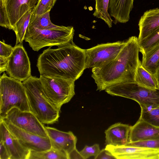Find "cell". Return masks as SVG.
Here are the masks:
<instances>
[{
  "instance_id": "obj_1",
  "label": "cell",
  "mask_w": 159,
  "mask_h": 159,
  "mask_svg": "<svg viewBox=\"0 0 159 159\" xmlns=\"http://www.w3.org/2000/svg\"><path fill=\"white\" fill-rule=\"evenodd\" d=\"M139 50L138 38L131 37L125 41L114 59L92 68L91 76L97 85V90H104L119 83L135 82V73L140 61Z\"/></svg>"
},
{
  "instance_id": "obj_2",
  "label": "cell",
  "mask_w": 159,
  "mask_h": 159,
  "mask_svg": "<svg viewBox=\"0 0 159 159\" xmlns=\"http://www.w3.org/2000/svg\"><path fill=\"white\" fill-rule=\"evenodd\" d=\"M86 50L71 43L44 50L39 56L37 66L40 75L59 77L74 81L86 68Z\"/></svg>"
},
{
  "instance_id": "obj_3",
  "label": "cell",
  "mask_w": 159,
  "mask_h": 159,
  "mask_svg": "<svg viewBox=\"0 0 159 159\" xmlns=\"http://www.w3.org/2000/svg\"><path fill=\"white\" fill-rule=\"evenodd\" d=\"M22 83L30 111L43 124H52L57 122L60 111L45 95L39 78L31 75Z\"/></svg>"
},
{
  "instance_id": "obj_4",
  "label": "cell",
  "mask_w": 159,
  "mask_h": 159,
  "mask_svg": "<svg viewBox=\"0 0 159 159\" xmlns=\"http://www.w3.org/2000/svg\"><path fill=\"white\" fill-rule=\"evenodd\" d=\"M75 30L72 26H58L49 30H40L29 25L24 40L34 51L53 46L59 47L73 42Z\"/></svg>"
},
{
  "instance_id": "obj_5",
  "label": "cell",
  "mask_w": 159,
  "mask_h": 159,
  "mask_svg": "<svg viewBox=\"0 0 159 159\" xmlns=\"http://www.w3.org/2000/svg\"><path fill=\"white\" fill-rule=\"evenodd\" d=\"M30 111L22 82L4 72L0 77V119L4 118L12 108Z\"/></svg>"
},
{
  "instance_id": "obj_6",
  "label": "cell",
  "mask_w": 159,
  "mask_h": 159,
  "mask_svg": "<svg viewBox=\"0 0 159 159\" xmlns=\"http://www.w3.org/2000/svg\"><path fill=\"white\" fill-rule=\"evenodd\" d=\"M105 90L110 95L134 100L141 108L159 106V88L152 89L140 86L135 82H125L110 86Z\"/></svg>"
},
{
  "instance_id": "obj_7",
  "label": "cell",
  "mask_w": 159,
  "mask_h": 159,
  "mask_svg": "<svg viewBox=\"0 0 159 159\" xmlns=\"http://www.w3.org/2000/svg\"><path fill=\"white\" fill-rule=\"evenodd\" d=\"M39 79L45 95L60 111L61 106L75 94L73 80L45 75H40Z\"/></svg>"
},
{
  "instance_id": "obj_8",
  "label": "cell",
  "mask_w": 159,
  "mask_h": 159,
  "mask_svg": "<svg viewBox=\"0 0 159 159\" xmlns=\"http://www.w3.org/2000/svg\"><path fill=\"white\" fill-rule=\"evenodd\" d=\"M125 41L102 43L85 49L86 68L99 66L114 59L122 49Z\"/></svg>"
},
{
  "instance_id": "obj_9",
  "label": "cell",
  "mask_w": 159,
  "mask_h": 159,
  "mask_svg": "<svg viewBox=\"0 0 159 159\" xmlns=\"http://www.w3.org/2000/svg\"><path fill=\"white\" fill-rule=\"evenodd\" d=\"M8 59L6 71L9 76L23 82L31 76L30 61L22 43L16 44Z\"/></svg>"
},
{
  "instance_id": "obj_10",
  "label": "cell",
  "mask_w": 159,
  "mask_h": 159,
  "mask_svg": "<svg viewBox=\"0 0 159 159\" xmlns=\"http://www.w3.org/2000/svg\"><path fill=\"white\" fill-rule=\"evenodd\" d=\"M4 118L24 130L43 137H48L43 124L31 111H23L13 107Z\"/></svg>"
},
{
  "instance_id": "obj_11",
  "label": "cell",
  "mask_w": 159,
  "mask_h": 159,
  "mask_svg": "<svg viewBox=\"0 0 159 159\" xmlns=\"http://www.w3.org/2000/svg\"><path fill=\"white\" fill-rule=\"evenodd\" d=\"M0 119L25 148L31 151L40 152L52 148L48 137H43L24 130L14 125L5 118Z\"/></svg>"
},
{
  "instance_id": "obj_12",
  "label": "cell",
  "mask_w": 159,
  "mask_h": 159,
  "mask_svg": "<svg viewBox=\"0 0 159 159\" xmlns=\"http://www.w3.org/2000/svg\"><path fill=\"white\" fill-rule=\"evenodd\" d=\"M105 148L116 159H159V150L125 145H107Z\"/></svg>"
},
{
  "instance_id": "obj_13",
  "label": "cell",
  "mask_w": 159,
  "mask_h": 159,
  "mask_svg": "<svg viewBox=\"0 0 159 159\" xmlns=\"http://www.w3.org/2000/svg\"><path fill=\"white\" fill-rule=\"evenodd\" d=\"M45 128L52 148L64 151L68 155L76 148L77 138L71 131L64 132L48 126Z\"/></svg>"
},
{
  "instance_id": "obj_14",
  "label": "cell",
  "mask_w": 159,
  "mask_h": 159,
  "mask_svg": "<svg viewBox=\"0 0 159 159\" xmlns=\"http://www.w3.org/2000/svg\"><path fill=\"white\" fill-rule=\"evenodd\" d=\"M0 140L4 144L11 159H29L31 151L23 147L0 119Z\"/></svg>"
},
{
  "instance_id": "obj_15",
  "label": "cell",
  "mask_w": 159,
  "mask_h": 159,
  "mask_svg": "<svg viewBox=\"0 0 159 159\" xmlns=\"http://www.w3.org/2000/svg\"><path fill=\"white\" fill-rule=\"evenodd\" d=\"M39 0H5V7L12 30L16 22L29 10H33Z\"/></svg>"
},
{
  "instance_id": "obj_16",
  "label": "cell",
  "mask_w": 159,
  "mask_h": 159,
  "mask_svg": "<svg viewBox=\"0 0 159 159\" xmlns=\"http://www.w3.org/2000/svg\"><path fill=\"white\" fill-rule=\"evenodd\" d=\"M159 138V128L139 119L130 131L129 142H136Z\"/></svg>"
},
{
  "instance_id": "obj_17",
  "label": "cell",
  "mask_w": 159,
  "mask_h": 159,
  "mask_svg": "<svg viewBox=\"0 0 159 159\" xmlns=\"http://www.w3.org/2000/svg\"><path fill=\"white\" fill-rule=\"evenodd\" d=\"M131 126L120 122L110 126L105 131L106 144L115 146L126 145L129 142Z\"/></svg>"
},
{
  "instance_id": "obj_18",
  "label": "cell",
  "mask_w": 159,
  "mask_h": 159,
  "mask_svg": "<svg viewBox=\"0 0 159 159\" xmlns=\"http://www.w3.org/2000/svg\"><path fill=\"white\" fill-rule=\"evenodd\" d=\"M138 25L139 41L159 28V8L145 12L141 17Z\"/></svg>"
},
{
  "instance_id": "obj_19",
  "label": "cell",
  "mask_w": 159,
  "mask_h": 159,
  "mask_svg": "<svg viewBox=\"0 0 159 159\" xmlns=\"http://www.w3.org/2000/svg\"><path fill=\"white\" fill-rule=\"evenodd\" d=\"M134 0H109V13L117 22L125 23L130 19V13L133 7Z\"/></svg>"
},
{
  "instance_id": "obj_20",
  "label": "cell",
  "mask_w": 159,
  "mask_h": 159,
  "mask_svg": "<svg viewBox=\"0 0 159 159\" xmlns=\"http://www.w3.org/2000/svg\"><path fill=\"white\" fill-rule=\"evenodd\" d=\"M135 82L141 86L152 89L159 88L158 82L155 75L146 70L139 61L135 73Z\"/></svg>"
},
{
  "instance_id": "obj_21",
  "label": "cell",
  "mask_w": 159,
  "mask_h": 159,
  "mask_svg": "<svg viewBox=\"0 0 159 159\" xmlns=\"http://www.w3.org/2000/svg\"><path fill=\"white\" fill-rule=\"evenodd\" d=\"M142 55V66L150 73L155 75L159 61V44Z\"/></svg>"
},
{
  "instance_id": "obj_22",
  "label": "cell",
  "mask_w": 159,
  "mask_h": 159,
  "mask_svg": "<svg viewBox=\"0 0 159 159\" xmlns=\"http://www.w3.org/2000/svg\"><path fill=\"white\" fill-rule=\"evenodd\" d=\"M94 16L104 20L109 28L111 27L113 20L108 11L109 0H96Z\"/></svg>"
},
{
  "instance_id": "obj_23",
  "label": "cell",
  "mask_w": 159,
  "mask_h": 159,
  "mask_svg": "<svg viewBox=\"0 0 159 159\" xmlns=\"http://www.w3.org/2000/svg\"><path fill=\"white\" fill-rule=\"evenodd\" d=\"M32 10H29L17 21L13 31L16 36V44L22 43L24 40L26 30L29 26Z\"/></svg>"
},
{
  "instance_id": "obj_24",
  "label": "cell",
  "mask_w": 159,
  "mask_h": 159,
  "mask_svg": "<svg viewBox=\"0 0 159 159\" xmlns=\"http://www.w3.org/2000/svg\"><path fill=\"white\" fill-rule=\"evenodd\" d=\"M29 25L40 30H49L58 27L52 22L50 11L40 15L31 16Z\"/></svg>"
},
{
  "instance_id": "obj_25",
  "label": "cell",
  "mask_w": 159,
  "mask_h": 159,
  "mask_svg": "<svg viewBox=\"0 0 159 159\" xmlns=\"http://www.w3.org/2000/svg\"><path fill=\"white\" fill-rule=\"evenodd\" d=\"M29 159H68V156L65 152L52 148L43 152L31 151Z\"/></svg>"
},
{
  "instance_id": "obj_26",
  "label": "cell",
  "mask_w": 159,
  "mask_h": 159,
  "mask_svg": "<svg viewBox=\"0 0 159 159\" xmlns=\"http://www.w3.org/2000/svg\"><path fill=\"white\" fill-rule=\"evenodd\" d=\"M141 108V115L139 119L159 128V106Z\"/></svg>"
},
{
  "instance_id": "obj_27",
  "label": "cell",
  "mask_w": 159,
  "mask_h": 159,
  "mask_svg": "<svg viewBox=\"0 0 159 159\" xmlns=\"http://www.w3.org/2000/svg\"><path fill=\"white\" fill-rule=\"evenodd\" d=\"M159 44V28L139 41L140 52L142 54Z\"/></svg>"
},
{
  "instance_id": "obj_28",
  "label": "cell",
  "mask_w": 159,
  "mask_h": 159,
  "mask_svg": "<svg viewBox=\"0 0 159 159\" xmlns=\"http://www.w3.org/2000/svg\"><path fill=\"white\" fill-rule=\"evenodd\" d=\"M57 0H39L31 12V16L40 15L50 11Z\"/></svg>"
},
{
  "instance_id": "obj_29",
  "label": "cell",
  "mask_w": 159,
  "mask_h": 159,
  "mask_svg": "<svg viewBox=\"0 0 159 159\" xmlns=\"http://www.w3.org/2000/svg\"><path fill=\"white\" fill-rule=\"evenodd\" d=\"M125 145L159 150V138L136 142H128Z\"/></svg>"
},
{
  "instance_id": "obj_30",
  "label": "cell",
  "mask_w": 159,
  "mask_h": 159,
  "mask_svg": "<svg viewBox=\"0 0 159 159\" xmlns=\"http://www.w3.org/2000/svg\"><path fill=\"white\" fill-rule=\"evenodd\" d=\"M100 151L99 144H95L92 146L85 145L84 148L80 152V153L83 159H87L93 156L95 158Z\"/></svg>"
},
{
  "instance_id": "obj_31",
  "label": "cell",
  "mask_w": 159,
  "mask_h": 159,
  "mask_svg": "<svg viewBox=\"0 0 159 159\" xmlns=\"http://www.w3.org/2000/svg\"><path fill=\"white\" fill-rule=\"evenodd\" d=\"M0 25L6 28L12 30L5 6L0 4Z\"/></svg>"
},
{
  "instance_id": "obj_32",
  "label": "cell",
  "mask_w": 159,
  "mask_h": 159,
  "mask_svg": "<svg viewBox=\"0 0 159 159\" xmlns=\"http://www.w3.org/2000/svg\"><path fill=\"white\" fill-rule=\"evenodd\" d=\"M14 47L6 44L4 40L0 41V56L8 57L11 55Z\"/></svg>"
},
{
  "instance_id": "obj_33",
  "label": "cell",
  "mask_w": 159,
  "mask_h": 159,
  "mask_svg": "<svg viewBox=\"0 0 159 159\" xmlns=\"http://www.w3.org/2000/svg\"><path fill=\"white\" fill-rule=\"evenodd\" d=\"M95 159H116L111 153L105 148L100 150Z\"/></svg>"
},
{
  "instance_id": "obj_34",
  "label": "cell",
  "mask_w": 159,
  "mask_h": 159,
  "mask_svg": "<svg viewBox=\"0 0 159 159\" xmlns=\"http://www.w3.org/2000/svg\"><path fill=\"white\" fill-rule=\"evenodd\" d=\"M0 159H11L7 149L1 140H0Z\"/></svg>"
},
{
  "instance_id": "obj_35",
  "label": "cell",
  "mask_w": 159,
  "mask_h": 159,
  "mask_svg": "<svg viewBox=\"0 0 159 159\" xmlns=\"http://www.w3.org/2000/svg\"><path fill=\"white\" fill-rule=\"evenodd\" d=\"M8 57L0 56V73L6 71L8 64Z\"/></svg>"
},
{
  "instance_id": "obj_36",
  "label": "cell",
  "mask_w": 159,
  "mask_h": 159,
  "mask_svg": "<svg viewBox=\"0 0 159 159\" xmlns=\"http://www.w3.org/2000/svg\"><path fill=\"white\" fill-rule=\"evenodd\" d=\"M68 159H83V157L76 148L70 152L68 155Z\"/></svg>"
},
{
  "instance_id": "obj_37",
  "label": "cell",
  "mask_w": 159,
  "mask_h": 159,
  "mask_svg": "<svg viewBox=\"0 0 159 159\" xmlns=\"http://www.w3.org/2000/svg\"><path fill=\"white\" fill-rule=\"evenodd\" d=\"M155 76L157 81L158 85L159 87V61L157 65Z\"/></svg>"
},
{
  "instance_id": "obj_38",
  "label": "cell",
  "mask_w": 159,
  "mask_h": 159,
  "mask_svg": "<svg viewBox=\"0 0 159 159\" xmlns=\"http://www.w3.org/2000/svg\"><path fill=\"white\" fill-rule=\"evenodd\" d=\"M5 0H0V4L4 6Z\"/></svg>"
},
{
  "instance_id": "obj_39",
  "label": "cell",
  "mask_w": 159,
  "mask_h": 159,
  "mask_svg": "<svg viewBox=\"0 0 159 159\" xmlns=\"http://www.w3.org/2000/svg\"></svg>"
}]
</instances>
